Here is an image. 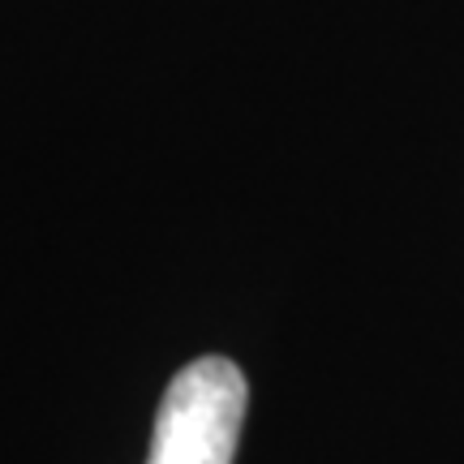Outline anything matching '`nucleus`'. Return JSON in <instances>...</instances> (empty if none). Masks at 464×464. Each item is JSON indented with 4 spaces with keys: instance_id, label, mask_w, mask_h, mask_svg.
<instances>
[{
    "instance_id": "f257e3e1",
    "label": "nucleus",
    "mask_w": 464,
    "mask_h": 464,
    "mask_svg": "<svg viewBox=\"0 0 464 464\" xmlns=\"http://www.w3.org/2000/svg\"><path fill=\"white\" fill-rule=\"evenodd\" d=\"M249 382L228 357H198L168 382L147 464H232L241 443Z\"/></svg>"
}]
</instances>
